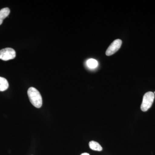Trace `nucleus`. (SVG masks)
<instances>
[{
	"mask_svg": "<svg viewBox=\"0 0 155 155\" xmlns=\"http://www.w3.org/2000/svg\"><path fill=\"white\" fill-rule=\"evenodd\" d=\"M27 93L31 104L35 107H41L42 105V99L38 91L35 87H31L28 88Z\"/></svg>",
	"mask_w": 155,
	"mask_h": 155,
	"instance_id": "obj_1",
	"label": "nucleus"
},
{
	"mask_svg": "<svg viewBox=\"0 0 155 155\" xmlns=\"http://www.w3.org/2000/svg\"><path fill=\"white\" fill-rule=\"evenodd\" d=\"M154 98L155 94L153 92L149 91L146 93L143 98L142 103L140 107L141 110L143 112L147 111L152 105Z\"/></svg>",
	"mask_w": 155,
	"mask_h": 155,
	"instance_id": "obj_2",
	"label": "nucleus"
},
{
	"mask_svg": "<svg viewBox=\"0 0 155 155\" xmlns=\"http://www.w3.org/2000/svg\"><path fill=\"white\" fill-rule=\"evenodd\" d=\"M16 56L15 50L8 48L0 50V59L4 61H8L15 58Z\"/></svg>",
	"mask_w": 155,
	"mask_h": 155,
	"instance_id": "obj_3",
	"label": "nucleus"
},
{
	"mask_svg": "<svg viewBox=\"0 0 155 155\" xmlns=\"http://www.w3.org/2000/svg\"><path fill=\"white\" fill-rule=\"evenodd\" d=\"M122 44L121 40L116 39L110 45L106 51V54L107 56H111L116 53L121 48Z\"/></svg>",
	"mask_w": 155,
	"mask_h": 155,
	"instance_id": "obj_4",
	"label": "nucleus"
},
{
	"mask_svg": "<svg viewBox=\"0 0 155 155\" xmlns=\"http://www.w3.org/2000/svg\"><path fill=\"white\" fill-rule=\"evenodd\" d=\"M10 13V10L8 8H4L0 10V25H2L3 20L8 16Z\"/></svg>",
	"mask_w": 155,
	"mask_h": 155,
	"instance_id": "obj_5",
	"label": "nucleus"
},
{
	"mask_svg": "<svg viewBox=\"0 0 155 155\" xmlns=\"http://www.w3.org/2000/svg\"><path fill=\"white\" fill-rule=\"evenodd\" d=\"M9 83L8 81L4 78L0 77V91H4L8 89Z\"/></svg>",
	"mask_w": 155,
	"mask_h": 155,
	"instance_id": "obj_6",
	"label": "nucleus"
},
{
	"mask_svg": "<svg viewBox=\"0 0 155 155\" xmlns=\"http://www.w3.org/2000/svg\"><path fill=\"white\" fill-rule=\"evenodd\" d=\"M89 146L90 148L93 150L101 151L103 150L102 147L101 146V145L97 142L90 141L89 143Z\"/></svg>",
	"mask_w": 155,
	"mask_h": 155,
	"instance_id": "obj_7",
	"label": "nucleus"
},
{
	"mask_svg": "<svg viewBox=\"0 0 155 155\" xmlns=\"http://www.w3.org/2000/svg\"><path fill=\"white\" fill-rule=\"evenodd\" d=\"M87 65L89 68L94 69V68H95L96 67H97L98 62L95 59H89L87 62Z\"/></svg>",
	"mask_w": 155,
	"mask_h": 155,
	"instance_id": "obj_8",
	"label": "nucleus"
},
{
	"mask_svg": "<svg viewBox=\"0 0 155 155\" xmlns=\"http://www.w3.org/2000/svg\"><path fill=\"white\" fill-rule=\"evenodd\" d=\"M81 155H90L89 154L87 153H83L81 154Z\"/></svg>",
	"mask_w": 155,
	"mask_h": 155,
	"instance_id": "obj_9",
	"label": "nucleus"
}]
</instances>
